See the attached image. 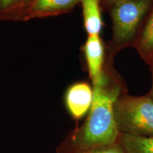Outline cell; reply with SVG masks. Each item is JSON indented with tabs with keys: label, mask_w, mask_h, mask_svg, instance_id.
Wrapping results in <instances>:
<instances>
[{
	"label": "cell",
	"mask_w": 153,
	"mask_h": 153,
	"mask_svg": "<svg viewBox=\"0 0 153 153\" xmlns=\"http://www.w3.org/2000/svg\"><path fill=\"white\" fill-rule=\"evenodd\" d=\"M108 72L101 85L93 87V101L87 118L67 135L56 153H79L118 142L120 132L115 120V101L126 92L118 79Z\"/></svg>",
	"instance_id": "cell-1"
},
{
	"label": "cell",
	"mask_w": 153,
	"mask_h": 153,
	"mask_svg": "<svg viewBox=\"0 0 153 153\" xmlns=\"http://www.w3.org/2000/svg\"><path fill=\"white\" fill-rule=\"evenodd\" d=\"M114 113L120 133L153 136V100L149 95L124 92L115 101Z\"/></svg>",
	"instance_id": "cell-2"
},
{
	"label": "cell",
	"mask_w": 153,
	"mask_h": 153,
	"mask_svg": "<svg viewBox=\"0 0 153 153\" xmlns=\"http://www.w3.org/2000/svg\"><path fill=\"white\" fill-rule=\"evenodd\" d=\"M152 4L153 0H125L110 7L113 51L133 45Z\"/></svg>",
	"instance_id": "cell-3"
},
{
	"label": "cell",
	"mask_w": 153,
	"mask_h": 153,
	"mask_svg": "<svg viewBox=\"0 0 153 153\" xmlns=\"http://www.w3.org/2000/svg\"><path fill=\"white\" fill-rule=\"evenodd\" d=\"M93 87L87 82H74L67 89L65 104L71 117L79 120L88 114L93 101Z\"/></svg>",
	"instance_id": "cell-4"
},
{
	"label": "cell",
	"mask_w": 153,
	"mask_h": 153,
	"mask_svg": "<svg viewBox=\"0 0 153 153\" xmlns=\"http://www.w3.org/2000/svg\"><path fill=\"white\" fill-rule=\"evenodd\" d=\"M88 73L92 87L101 85L106 77L104 44L100 36H88L83 46Z\"/></svg>",
	"instance_id": "cell-5"
},
{
	"label": "cell",
	"mask_w": 153,
	"mask_h": 153,
	"mask_svg": "<svg viewBox=\"0 0 153 153\" xmlns=\"http://www.w3.org/2000/svg\"><path fill=\"white\" fill-rule=\"evenodd\" d=\"M81 1L82 0H33L24 21L68 13Z\"/></svg>",
	"instance_id": "cell-6"
},
{
	"label": "cell",
	"mask_w": 153,
	"mask_h": 153,
	"mask_svg": "<svg viewBox=\"0 0 153 153\" xmlns=\"http://www.w3.org/2000/svg\"><path fill=\"white\" fill-rule=\"evenodd\" d=\"M84 26L88 36H99L103 24L100 0H82Z\"/></svg>",
	"instance_id": "cell-7"
},
{
	"label": "cell",
	"mask_w": 153,
	"mask_h": 153,
	"mask_svg": "<svg viewBox=\"0 0 153 153\" xmlns=\"http://www.w3.org/2000/svg\"><path fill=\"white\" fill-rule=\"evenodd\" d=\"M144 21L133 45L145 60L153 53V7Z\"/></svg>",
	"instance_id": "cell-8"
},
{
	"label": "cell",
	"mask_w": 153,
	"mask_h": 153,
	"mask_svg": "<svg viewBox=\"0 0 153 153\" xmlns=\"http://www.w3.org/2000/svg\"><path fill=\"white\" fill-rule=\"evenodd\" d=\"M33 0H0V20L24 21Z\"/></svg>",
	"instance_id": "cell-9"
},
{
	"label": "cell",
	"mask_w": 153,
	"mask_h": 153,
	"mask_svg": "<svg viewBox=\"0 0 153 153\" xmlns=\"http://www.w3.org/2000/svg\"><path fill=\"white\" fill-rule=\"evenodd\" d=\"M118 142L126 153H153V136L120 133Z\"/></svg>",
	"instance_id": "cell-10"
},
{
	"label": "cell",
	"mask_w": 153,
	"mask_h": 153,
	"mask_svg": "<svg viewBox=\"0 0 153 153\" xmlns=\"http://www.w3.org/2000/svg\"><path fill=\"white\" fill-rule=\"evenodd\" d=\"M79 153H126L119 142L114 144L104 145Z\"/></svg>",
	"instance_id": "cell-11"
},
{
	"label": "cell",
	"mask_w": 153,
	"mask_h": 153,
	"mask_svg": "<svg viewBox=\"0 0 153 153\" xmlns=\"http://www.w3.org/2000/svg\"><path fill=\"white\" fill-rule=\"evenodd\" d=\"M101 1V5L103 4L105 7H112L113 5H114L115 4L120 2V1H125V0H100Z\"/></svg>",
	"instance_id": "cell-12"
},
{
	"label": "cell",
	"mask_w": 153,
	"mask_h": 153,
	"mask_svg": "<svg viewBox=\"0 0 153 153\" xmlns=\"http://www.w3.org/2000/svg\"><path fill=\"white\" fill-rule=\"evenodd\" d=\"M145 62H147V64H148L150 67L153 66V53H152L150 56L147 57L145 60Z\"/></svg>",
	"instance_id": "cell-13"
},
{
	"label": "cell",
	"mask_w": 153,
	"mask_h": 153,
	"mask_svg": "<svg viewBox=\"0 0 153 153\" xmlns=\"http://www.w3.org/2000/svg\"><path fill=\"white\" fill-rule=\"evenodd\" d=\"M151 68V70H152V88H151V90L149 94V96L152 98V99L153 100V66L150 67Z\"/></svg>",
	"instance_id": "cell-14"
}]
</instances>
